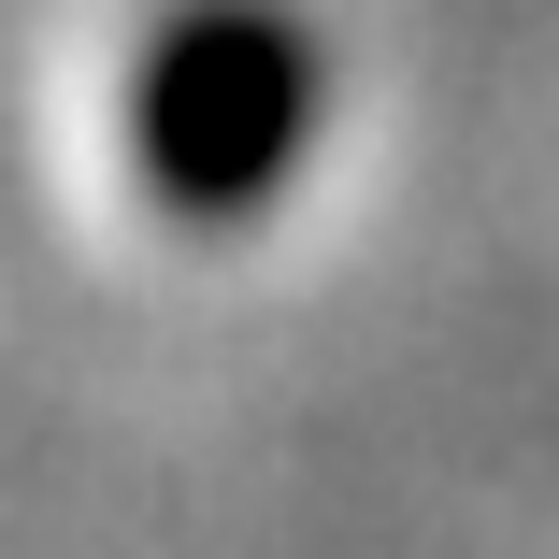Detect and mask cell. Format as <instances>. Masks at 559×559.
Here are the masks:
<instances>
[{"label":"cell","instance_id":"cell-1","mask_svg":"<svg viewBox=\"0 0 559 559\" xmlns=\"http://www.w3.org/2000/svg\"><path fill=\"white\" fill-rule=\"evenodd\" d=\"M130 187L158 215H187V230H215V215H259L301 144H316V44L301 15H273V0H187V15L130 58Z\"/></svg>","mask_w":559,"mask_h":559}]
</instances>
